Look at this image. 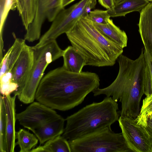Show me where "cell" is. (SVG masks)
Returning a JSON list of instances; mask_svg holds the SVG:
<instances>
[{
    "instance_id": "cell-17",
    "label": "cell",
    "mask_w": 152,
    "mask_h": 152,
    "mask_svg": "<svg viewBox=\"0 0 152 152\" xmlns=\"http://www.w3.org/2000/svg\"><path fill=\"white\" fill-rule=\"evenodd\" d=\"M64 63L62 66L67 71L79 73L86 66L84 58L77 50L72 46H68L63 50L62 55Z\"/></svg>"
},
{
    "instance_id": "cell-24",
    "label": "cell",
    "mask_w": 152,
    "mask_h": 152,
    "mask_svg": "<svg viewBox=\"0 0 152 152\" xmlns=\"http://www.w3.org/2000/svg\"><path fill=\"white\" fill-rule=\"evenodd\" d=\"M152 114V94L146 96L143 100L140 113L135 119L137 123L145 126L149 116Z\"/></svg>"
},
{
    "instance_id": "cell-4",
    "label": "cell",
    "mask_w": 152,
    "mask_h": 152,
    "mask_svg": "<svg viewBox=\"0 0 152 152\" xmlns=\"http://www.w3.org/2000/svg\"><path fill=\"white\" fill-rule=\"evenodd\" d=\"M118 104L111 97L86 105L65 119L62 136L72 141L101 130L118 121Z\"/></svg>"
},
{
    "instance_id": "cell-30",
    "label": "cell",
    "mask_w": 152,
    "mask_h": 152,
    "mask_svg": "<svg viewBox=\"0 0 152 152\" xmlns=\"http://www.w3.org/2000/svg\"><path fill=\"white\" fill-rule=\"evenodd\" d=\"M75 0H63L62 6L63 8L67 6Z\"/></svg>"
},
{
    "instance_id": "cell-5",
    "label": "cell",
    "mask_w": 152,
    "mask_h": 152,
    "mask_svg": "<svg viewBox=\"0 0 152 152\" xmlns=\"http://www.w3.org/2000/svg\"><path fill=\"white\" fill-rule=\"evenodd\" d=\"M32 47L34 55L33 66L25 85L17 96L20 102L25 104L34 102L46 69L50 63L62 56L63 52L56 40L39 47Z\"/></svg>"
},
{
    "instance_id": "cell-13",
    "label": "cell",
    "mask_w": 152,
    "mask_h": 152,
    "mask_svg": "<svg viewBox=\"0 0 152 152\" xmlns=\"http://www.w3.org/2000/svg\"><path fill=\"white\" fill-rule=\"evenodd\" d=\"M15 37L14 42L0 61V77L12 79V70L22 50L26 44L24 39Z\"/></svg>"
},
{
    "instance_id": "cell-12",
    "label": "cell",
    "mask_w": 152,
    "mask_h": 152,
    "mask_svg": "<svg viewBox=\"0 0 152 152\" xmlns=\"http://www.w3.org/2000/svg\"><path fill=\"white\" fill-rule=\"evenodd\" d=\"M16 96L14 95L12 96L10 95L4 96L6 118L7 152H14L16 145L15 101Z\"/></svg>"
},
{
    "instance_id": "cell-11",
    "label": "cell",
    "mask_w": 152,
    "mask_h": 152,
    "mask_svg": "<svg viewBox=\"0 0 152 152\" xmlns=\"http://www.w3.org/2000/svg\"><path fill=\"white\" fill-rule=\"evenodd\" d=\"M34 51L32 46L26 44L12 70V82L18 86L13 92L17 96L25 85L30 73L34 61Z\"/></svg>"
},
{
    "instance_id": "cell-22",
    "label": "cell",
    "mask_w": 152,
    "mask_h": 152,
    "mask_svg": "<svg viewBox=\"0 0 152 152\" xmlns=\"http://www.w3.org/2000/svg\"><path fill=\"white\" fill-rule=\"evenodd\" d=\"M145 69L143 81V92L146 96L152 94V58L144 49Z\"/></svg>"
},
{
    "instance_id": "cell-6",
    "label": "cell",
    "mask_w": 152,
    "mask_h": 152,
    "mask_svg": "<svg viewBox=\"0 0 152 152\" xmlns=\"http://www.w3.org/2000/svg\"><path fill=\"white\" fill-rule=\"evenodd\" d=\"M69 142L71 152H132L122 133H115L111 127Z\"/></svg>"
},
{
    "instance_id": "cell-1",
    "label": "cell",
    "mask_w": 152,
    "mask_h": 152,
    "mask_svg": "<svg viewBox=\"0 0 152 152\" xmlns=\"http://www.w3.org/2000/svg\"><path fill=\"white\" fill-rule=\"evenodd\" d=\"M100 81L95 73H74L59 67L43 77L35 99L53 109L67 111L82 103L88 94L99 87Z\"/></svg>"
},
{
    "instance_id": "cell-3",
    "label": "cell",
    "mask_w": 152,
    "mask_h": 152,
    "mask_svg": "<svg viewBox=\"0 0 152 152\" xmlns=\"http://www.w3.org/2000/svg\"><path fill=\"white\" fill-rule=\"evenodd\" d=\"M72 45L84 58L86 66H112L123 49L103 35L86 16L66 33Z\"/></svg>"
},
{
    "instance_id": "cell-27",
    "label": "cell",
    "mask_w": 152,
    "mask_h": 152,
    "mask_svg": "<svg viewBox=\"0 0 152 152\" xmlns=\"http://www.w3.org/2000/svg\"><path fill=\"white\" fill-rule=\"evenodd\" d=\"M99 3L107 10L113 8L115 6L113 0H98Z\"/></svg>"
},
{
    "instance_id": "cell-14",
    "label": "cell",
    "mask_w": 152,
    "mask_h": 152,
    "mask_svg": "<svg viewBox=\"0 0 152 152\" xmlns=\"http://www.w3.org/2000/svg\"><path fill=\"white\" fill-rule=\"evenodd\" d=\"M140 14L139 31L145 49L152 58V2H149Z\"/></svg>"
},
{
    "instance_id": "cell-32",
    "label": "cell",
    "mask_w": 152,
    "mask_h": 152,
    "mask_svg": "<svg viewBox=\"0 0 152 152\" xmlns=\"http://www.w3.org/2000/svg\"><path fill=\"white\" fill-rule=\"evenodd\" d=\"M147 1H151V2H152V0H145Z\"/></svg>"
},
{
    "instance_id": "cell-19",
    "label": "cell",
    "mask_w": 152,
    "mask_h": 152,
    "mask_svg": "<svg viewBox=\"0 0 152 152\" xmlns=\"http://www.w3.org/2000/svg\"><path fill=\"white\" fill-rule=\"evenodd\" d=\"M31 152H71L68 141L59 135L50 139L42 145L32 149Z\"/></svg>"
},
{
    "instance_id": "cell-9",
    "label": "cell",
    "mask_w": 152,
    "mask_h": 152,
    "mask_svg": "<svg viewBox=\"0 0 152 152\" xmlns=\"http://www.w3.org/2000/svg\"><path fill=\"white\" fill-rule=\"evenodd\" d=\"M63 0H38L36 13L32 22L29 25L24 39L29 42L39 39L42 26L47 19L52 22L64 8Z\"/></svg>"
},
{
    "instance_id": "cell-15",
    "label": "cell",
    "mask_w": 152,
    "mask_h": 152,
    "mask_svg": "<svg viewBox=\"0 0 152 152\" xmlns=\"http://www.w3.org/2000/svg\"><path fill=\"white\" fill-rule=\"evenodd\" d=\"M65 119L60 115L34 130L33 133L37 138L40 145L62 134L64 130Z\"/></svg>"
},
{
    "instance_id": "cell-29",
    "label": "cell",
    "mask_w": 152,
    "mask_h": 152,
    "mask_svg": "<svg viewBox=\"0 0 152 152\" xmlns=\"http://www.w3.org/2000/svg\"><path fill=\"white\" fill-rule=\"evenodd\" d=\"M16 8L20 16L23 10L24 0H16Z\"/></svg>"
},
{
    "instance_id": "cell-16",
    "label": "cell",
    "mask_w": 152,
    "mask_h": 152,
    "mask_svg": "<svg viewBox=\"0 0 152 152\" xmlns=\"http://www.w3.org/2000/svg\"><path fill=\"white\" fill-rule=\"evenodd\" d=\"M93 23L98 30L109 39L123 49L127 46L128 38L126 32L115 24L112 20L105 24Z\"/></svg>"
},
{
    "instance_id": "cell-25",
    "label": "cell",
    "mask_w": 152,
    "mask_h": 152,
    "mask_svg": "<svg viewBox=\"0 0 152 152\" xmlns=\"http://www.w3.org/2000/svg\"><path fill=\"white\" fill-rule=\"evenodd\" d=\"M16 8V0H6L3 8L0 9V46L4 45L3 38V28L8 15L10 10Z\"/></svg>"
},
{
    "instance_id": "cell-8",
    "label": "cell",
    "mask_w": 152,
    "mask_h": 152,
    "mask_svg": "<svg viewBox=\"0 0 152 152\" xmlns=\"http://www.w3.org/2000/svg\"><path fill=\"white\" fill-rule=\"evenodd\" d=\"M130 149L134 152H152V138L145 127L135 119L120 116L118 121Z\"/></svg>"
},
{
    "instance_id": "cell-7",
    "label": "cell",
    "mask_w": 152,
    "mask_h": 152,
    "mask_svg": "<svg viewBox=\"0 0 152 152\" xmlns=\"http://www.w3.org/2000/svg\"><path fill=\"white\" fill-rule=\"evenodd\" d=\"M96 4V0H81L68 8H63L34 47H41L69 31L80 18L87 16L95 8Z\"/></svg>"
},
{
    "instance_id": "cell-2",
    "label": "cell",
    "mask_w": 152,
    "mask_h": 152,
    "mask_svg": "<svg viewBox=\"0 0 152 152\" xmlns=\"http://www.w3.org/2000/svg\"><path fill=\"white\" fill-rule=\"evenodd\" d=\"M142 48L139 57L132 60L122 54L117 61L119 69L114 81L108 86L99 87L92 92L94 96L104 95L121 103L120 116L135 119L139 114L141 98L144 94L145 61Z\"/></svg>"
},
{
    "instance_id": "cell-23",
    "label": "cell",
    "mask_w": 152,
    "mask_h": 152,
    "mask_svg": "<svg viewBox=\"0 0 152 152\" xmlns=\"http://www.w3.org/2000/svg\"><path fill=\"white\" fill-rule=\"evenodd\" d=\"M6 125L4 97L0 96V152H7Z\"/></svg>"
},
{
    "instance_id": "cell-10",
    "label": "cell",
    "mask_w": 152,
    "mask_h": 152,
    "mask_svg": "<svg viewBox=\"0 0 152 152\" xmlns=\"http://www.w3.org/2000/svg\"><path fill=\"white\" fill-rule=\"evenodd\" d=\"M60 115L53 109L39 102H33L24 111L16 114L20 124L32 132Z\"/></svg>"
},
{
    "instance_id": "cell-31",
    "label": "cell",
    "mask_w": 152,
    "mask_h": 152,
    "mask_svg": "<svg viewBox=\"0 0 152 152\" xmlns=\"http://www.w3.org/2000/svg\"><path fill=\"white\" fill-rule=\"evenodd\" d=\"M123 0H113L115 5L118 4Z\"/></svg>"
},
{
    "instance_id": "cell-20",
    "label": "cell",
    "mask_w": 152,
    "mask_h": 152,
    "mask_svg": "<svg viewBox=\"0 0 152 152\" xmlns=\"http://www.w3.org/2000/svg\"><path fill=\"white\" fill-rule=\"evenodd\" d=\"M16 145L19 146L20 152H28L37 144L38 139L34 134L24 129H20L16 132Z\"/></svg>"
},
{
    "instance_id": "cell-26",
    "label": "cell",
    "mask_w": 152,
    "mask_h": 152,
    "mask_svg": "<svg viewBox=\"0 0 152 152\" xmlns=\"http://www.w3.org/2000/svg\"><path fill=\"white\" fill-rule=\"evenodd\" d=\"M86 17L93 23L99 24H106L110 20L107 10L96 9L91 11Z\"/></svg>"
},
{
    "instance_id": "cell-21",
    "label": "cell",
    "mask_w": 152,
    "mask_h": 152,
    "mask_svg": "<svg viewBox=\"0 0 152 152\" xmlns=\"http://www.w3.org/2000/svg\"><path fill=\"white\" fill-rule=\"evenodd\" d=\"M38 2V0H24L23 10L20 16L26 30L34 20L37 10Z\"/></svg>"
},
{
    "instance_id": "cell-18",
    "label": "cell",
    "mask_w": 152,
    "mask_h": 152,
    "mask_svg": "<svg viewBox=\"0 0 152 152\" xmlns=\"http://www.w3.org/2000/svg\"><path fill=\"white\" fill-rule=\"evenodd\" d=\"M145 0H123L107 11L110 17L125 16L130 12H140L149 3Z\"/></svg>"
},
{
    "instance_id": "cell-28",
    "label": "cell",
    "mask_w": 152,
    "mask_h": 152,
    "mask_svg": "<svg viewBox=\"0 0 152 152\" xmlns=\"http://www.w3.org/2000/svg\"><path fill=\"white\" fill-rule=\"evenodd\" d=\"M144 127L152 138V114L149 116Z\"/></svg>"
}]
</instances>
